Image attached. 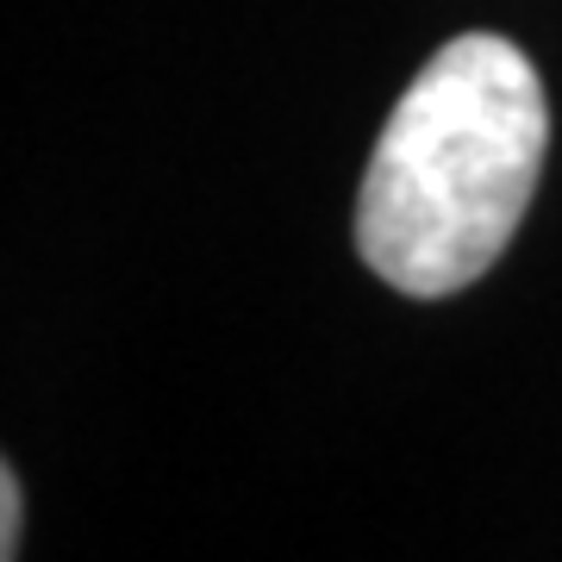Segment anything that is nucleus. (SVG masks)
Wrapping results in <instances>:
<instances>
[{
  "instance_id": "1",
  "label": "nucleus",
  "mask_w": 562,
  "mask_h": 562,
  "mask_svg": "<svg viewBox=\"0 0 562 562\" xmlns=\"http://www.w3.org/2000/svg\"><path fill=\"white\" fill-rule=\"evenodd\" d=\"M550 106L519 44L462 32L387 113L357 201V250L394 294L443 301L494 269L543 169Z\"/></svg>"
},
{
  "instance_id": "2",
  "label": "nucleus",
  "mask_w": 562,
  "mask_h": 562,
  "mask_svg": "<svg viewBox=\"0 0 562 562\" xmlns=\"http://www.w3.org/2000/svg\"><path fill=\"white\" fill-rule=\"evenodd\" d=\"M0 557H20V475L0 469Z\"/></svg>"
}]
</instances>
